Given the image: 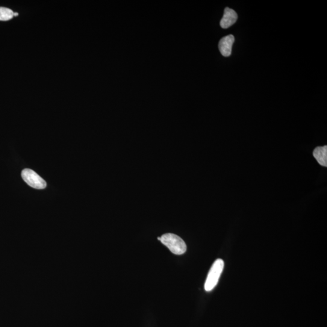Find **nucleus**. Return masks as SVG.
Here are the masks:
<instances>
[{
  "label": "nucleus",
  "mask_w": 327,
  "mask_h": 327,
  "mask_svg": "<svg viewBox=\"0 0 327 327\" xmlns=\"http://www.w3.org/2000/svg\"><path fill=\"white\" fill-rule=\"evenodd\" d=\"M160 241L174 254L181 255L186 252V244L177 235L172 234L163 235L160 237Z\"/></svg>",
  "instance_id": "nucleus-1"
},
{
  "label": "nucleus",
  "mask_w": 327,
  "mask_h": 327,
  "mask_svg": "<svg viewBox=\"0 0 327 327\" xmlns=\"http://www.w3.org/2000/svg\"><path fill=\"white\" fill-rule=\"evenodd\" d=\"M225 267V263L222 259H218L214 261V263L209 271L207 279L205 283L204 288L206 291L213 290L216 286L221 275L223 273Z\"/></svg>",
  "instance_id": "nucleus-2"
},
{
  "label": "nucleus",
  "mask_w": 327,
  "mask_h": 327,
  "mask_svg": "<svg viewBox=\"0 0 327 327\" xmlns=\"http://www.w3.org/2000/svg\"><path fill=\"white\" fill-rule=\"evenodd\" d=\"M22 176L29 186L36 189H44L47 186L46 182L34 170L26 169L22 171Z\"/></svg>",
  "instance_id": "nucleus-3"
},
{
  "label": "nucleus",
  "mask_w": 327,
  "mask_h": 327,
  "mask_svg": "<svg viewBox=\"0 0 327 327\" xmlns=\"http://www.w3.org/2000/svg\"><path fill=\"white\" fill-rule=\"evenodd\" d=\"M234 41L235 37L232 35H229L228 36L223 37L220 41L219 44H218V48H219L221 54L224 57H228L231 56Z\"/></svg>",
  "instance_id": "nucleus-4"
},
{
  "label": "nucleus",
  "mask_w": 327,
  "mask_h": 327,
  "mask_svg": "<svg viewBox=\"0 0 327 327\" xmlns=\"http://www.w3.org/2000/svg\"><path fill=\"white\" fill-rule=\"evenodd\" d=\"M238 20V15L234 10L226 8L225 14L222 20H221V27L223 29H228L234 25Z\"/></svg>",
  "instance_id": "nucleus-5"
},
{
  "label": "nucleus",
  "mask_w": 327,
  "mask_h": 327,
  "mask_svg": "<svg viewBox=\"0 0 327 327\" xmlns=\"http://www.w3.org/2000/svg\"><path fill=\"white\" fill-rule=\"evenodd\" d=\"M313 157L320 166L327 167V146L317 147L314 150Z\"/></svg>",
  "instance_id": "nucleus-6"
},
{
  "label": "nucleus",
  "mask_w": 327,
  "mask_h": 327,
  "mask_svg": "<svg viewBox=\"0 0 327 327\" xmlns=\"http://www.w3.org/2000/svg\"><path fill=\"white\" fill-rule=\"evenodd\" d=\"M14 12L7 8L0 7V21H9L13 19Z\"/></svg>",
  "instance_id": "nucleus-7"
},
{
  "label": "nucleus",
  "mask_w": 327,
  "mask_h": 327,
  "mask_svg": "<svg viewBox=\"0 0 327 327\" xmlns=\"http://www.w3.org/2000/svg\"><path fill=\"white\" fill-rule=\"evenodd\" d=\"M19 16V14L14 13V16Z\"/></svg>",
  "instance_id": "nucleus-8"
}]
</instances>
